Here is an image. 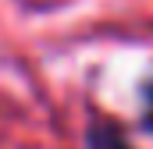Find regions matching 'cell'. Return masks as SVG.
Instances as JSON below:
<instances>
[{
    "mask_svg": "<svg viewBox=\"0 0 153 149\" xmlns=\"http://www.w3.org/2000/svg\"><path fill=\"white\" fill-rule=\"evenodd\" d=\"M89 149H128V146L117 139L107 124H96V128L89 131Z\"/></svg>",
    "mask_w": 153,
    "mask_h": 149,
    "instance_id": "1",
    "label": "cell"
},
{
    "mask_svg": "<svg viewBox=\"0 0 153 149\" xmlns=\"http://www.w3.org/2000/svg\"><path fill=\"white\" fill-rule=\"evenodd\" d=\"M143 124L153 131V85L146 89V110H143Z\"/></svg>",
    "mask_w": 153,
    "mask_h": 149,
    "instance_id": "2",
    "label": "cell"
}]
</instances>
